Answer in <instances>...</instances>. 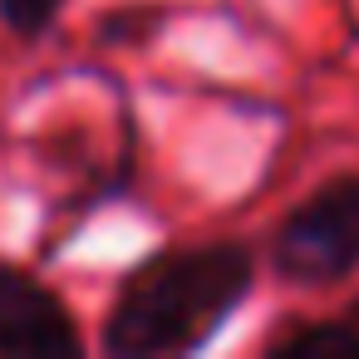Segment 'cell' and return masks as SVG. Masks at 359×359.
<instances>
[{"mask_svg": "<svg viewBox=\"0 0 359 359\" xmlns=\"http://www.w3.org/2000/svg\"><path fill=\"white\" fill-rule=\"evenodd\" d=\"M256 285V256L222 236L148 256L114 295L104 320V354L168 359L207 349Z\"/></svg>", "mask_w": 359, "mask_h": 359, "instance_id": "obj_1", "label": "cell"}, {"mask_svg": "<svg viewBox=\"0 0 359 359\" xmlns=\"http://www.w3.org/2000/svg\"><path fill=\"white\" fill-rule=\"evenodd\" d=\"M271 266L290 285H334L359 271V177L320 182L271 236Z\"/></svg>", "mask_w": 359, "mask_h": 359, "instance_id": "obj_2", "label": "cell"}, {"mask_svg": "<svg viewBox=\"0 0 359 359\" xmlns=\"http://www.w3.org/2000/svg\"><path fill=\"white\" fill-rule=\"evenodd\" d=\"M0 354L6 359H79L84 339L69 305L35 276L0 266Z\"/></svg>", "mask_w": 359, "mask_h": 359, "instance_id": "obj_3", "label": "cell"}, {"mask_svg": "<svg viewBox=\"0 0 359 359\" xmlns=\"http://www.w3.org/2000/svg\"><path fill=\"white\" fill-rule=\"evenodd\" d=\"M266 354L271 359H359V325L349 315L315 320V325H300V330L271 339Z\"/></svg>", "mask_w": 359, "mask_h": 359, "instance_id": "obj_4", "label": "cell"}, {"mask_svg": "<svg viewBox=\"0 0 359 359\" xmlns=\"http://www.w3.org/2000/svg\"><path fill=\"white\" fill-rule=\"evenodd\" d=\"M65 0H0V25H6L15 40H40Z\"/></svg>", "mask_w": 359, "mask_h": 359, "instance_id": "obj_5", "label": "cell"}, {"mask_svg": "<svg viewBox=\"0 0 359 359\" xmlns=\"http://www.w3.org/2000/svg\"><path fill=\"white\" fill-rule=\"evenodd\" d=\"M344 315H349V320H354V325H359V300H354V305H349V310H344Z\"/></svg>", "mask_w": 359, "mask_h": 359, "instance_id": "obj_6", "label": "cell"}]
</instances>
